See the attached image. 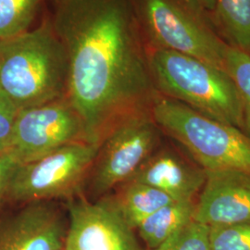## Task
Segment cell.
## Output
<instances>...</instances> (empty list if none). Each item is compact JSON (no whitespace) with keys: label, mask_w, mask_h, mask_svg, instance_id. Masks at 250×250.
<instances>
[{"label":"cell","mask_w":250,"mask_h":250,"mask_svg":"<svg viewBox=\"0 0 250 250\" xmlns=\"http://www.w3.org/2000/svg\"><path fill=\"white\" fill-rule=\"evenodd\" d=\"M42 16L68 55V99L89 142L150 109L157 91L134 0H45Z\"/></svg>","instance_id":"6da1fadb"},{"label":"cell","mask_w":250,"mask_h":250,"mask_svg":"<svg viewBox=\"0 0 250 250\" xmlns=\"http://www.w3.org/2000/svg\"><path fill=\"white\" fill-rule=\"evenodd\" d=\"M70 62L47 20L0 40V90L20 109L68 97Z\"/></svg>","instance_id":"7a4b0ae2"},{"label":"cell","mask_w":250,"mask_h":250,"mask_svg":"<svg viewBox=\"0 0 250 250\" xmlns=\"http://www.w3.org/2000/svg\"><path fill=\"white\" fill-rule=\"evenodd\" d=\"M148 66L157 93L249 134L244 103L227 72L165 49H148Z\"/></svg>","instance_id":"3957f363"},{"label":"cell","mask_w":250,"mask_h":250,"mask_svg":"<svg viewBox=\"0 0 250 250\" xmlns=\"http://www.w3.org/2000/svg\"><path fill=\"white\" fill-rule=\"evenodd\" d=\"M152 118L163 134L177 142L205 170L250 173V136L177 100L157 93Z\"/></svg>","instance_id":"277c9868"},{"label":"cell","mask_w":250,"mask_h":250,"mask_svg":"<svg viewBox=\"0 0 250 250\" xmlns=\"http://www.w3.org/2000/svg\"><path fill=\"white\" fill-rule=\"evenodd\" d=\"M134 6L148 49L189 55L225 72L228 45L194 0H134Z\"/></svg>","instance_id":"5b68a950"},{"label":"cell","mask_w":250,"mask_h":250,"mask_svg":"<svg viewBox=\"0 0 250 250\" xmlns=\"http://www.w3.org/2000/svg\"><path fill=\"white\" fill-rule=\"evenodd\" d=\"M162 131L150 109L125 117L99 144L88 176L90 194L103 197L132 180L162 142Z\"/></svg>","instance_id":"8992f818"},{"label":"cell","mask_w":250,"mask_h":250,"mask_svg":"<svg viewBox=\"0 0 250 250\" xmlns=\"http://www.w3.org/2000/svg\"><path fill=\"white\" fill-rule=\"evenodd\" d=\"M99 148V144L76 142L21 164L10 183L8 201L27 204L77 196Z\"/></svg>","instance_id":"52a82bcc"},{"label":"cell","mask_w":250,"mask_h":250,"mask_svg":"<svg viewBox=\"0 0 250 250\" xmlns=\"http://www.w3.org/2000/svg\"><path fill=\"white\" fill-rule=\"evenodd\" d=\"M82 141L89 142L81 117L66 97L20 109L9 152L24 164Z\"/></svg>","instance_id":"ba28073f"},{"label":"cell","mask_w":250,"mask_h":250,"mask_svg":"<svg viewBox=\"0 0 250 250\" xmlns=\"http://www.w3.org/2000/svg\"><path fill=\"white\" fill-rule=\"evenodd\" d=\"M67 209L64 250H145L134 229L103 198L93 203L74 196L68 198Z\"/></svg>","instance_id":"9c48e42d"},{"label":"cell","mask_w":250,"mask_h":250,"mask_svg":"<svg viewBox=\"0 0 250 250\" xmlns=\"http://www.w3.org/2000/svg\"><path fill=\"white\" fill-rule=\"evenodd\" d=\"M0 221V250H64L68 219L53 200L23 204Z\"/></svg>","instance_id":"30bf717a"},{"label":"cell","mask_w":250,"mask_h":250,"mask_svg":"<svg viewBox=\"0 0 250 250\" xmlns=\"http://www.w3.org/2000/svg\"><path fill=\"white\" fill-rule=\"evenodd\" d=\"M193 220L209 227L250 223V173L206 170Z\"/></svg>","instance_id":"8fae6325"},{"label":"cell","mask_w":250,"mask_h":250,"mask_svg":"<svg viewBox=\"0 0 250 250\" xmlns=\"http://www.w3.org/2000/svg\"><path fill=\"white\" fill-rule=\"evenodd\" d=\"M206 179V170L188 153L161 145L130 181L157 188L174 201H197Z\"/></svg>","instance_id":"7c38bea8"},{"label":"cell","mask_w":250,"mask_h":250,"mask_svg":"<svg viewBox=\"0 0 250 250\" xmlns=\"http://www.w3.org/2000/svg\"><path fill=\"white\" fill-rule=\"evenodd\" d=\"M117 188L115 194L101 198L134 230L158 209L174 201L161 190L136 181H129Z\"/></svg>","instance_id":"4fadbf2b"},{"label":"cell","mask_w":250,"mask_h":250,"mask_svg":"<svg viewBox=\"0 0 250 250\" xmlns=\"http://www.w3.org/2000/svg\"><path fill=\"white\" fill-rule=\"evenodd\" d=\"M208 14L226 45L250 54V0H216Z\"/></svg>","instance_id":"5bb4252c"},{"label":"cell","mask_w":250,"mask_h":250,"mask_svg":"<svg viewBox=\"0 0 250 250\" xmlns=\"http://www.w3.org/2000/svg\"><path fill=\"white\" fill-rule=\"evenodd\" d=\"M196 201H172L146 218L136 229L146 250H153L194 221Z\"/></svg>","instance_id":"9a60e30c"},{"label":"cell","mask_w":250,"mask_h":250,"mask_svg":"<svg viewBox=\"0 0 250 250\" xmlns=\"http://www.w3.org/2000/svg\"><path fill=\"white\" fill-rule=\"evenodd\" d=\"M45 0H0V40L25 33L41 18Z\"/></svg>","instance_id":"2e32d148"},{"label":"cell","mask_w":250,"mask_h":250,"mask_svg":"<svg viewBox=\"0 0 250 250\" xmlns=\"http://www.w3.org/2000/svg\"><path fill=\"white\" fill-rule=\"evenodd\" d=\"M225 72L231 77L241 97L250 136V54L228 45L225 53Z\"/></svg>","instance_id":"e0dca14e"},{"label":"cell","mask_w":250,"mask_h":250,"mask_svg":"<svg viewBox=\"0 0 250 250\" xmlns=\"http://www.w3.org/2000/svg\"><path fill=\"white\" fill-rule=\"evenodd\" d=\"M209 250H250V223L209 227Z\"/></svg>","instance_id":"ac0fdd59"},{"label":"cell","mask_w":250,"mask_h":250,"mask_svg":"<svg viewBox=\"0 0 250 250\" xmlns=\"http://www.w3.org/2000/svg\"><path fill=\"white\" fill-rule=\"evenodd\" d=\"M208 232L209 226L192 221L153 250H209Z\"/></svg>","instance_id":"d6986e66"},{"label":"cell","mask_w":250,"mask_h":250,"mask_svg":"<svg viewBox=\"0 0 250 250\" xmlns=\"http://www.w3.org/2000/svg\"><path fill=\"white\" fill-rule=\"evenodd\" d=\"M19 108L0 90V153L9 152Z\"/></svg>","instance_id":"ffe728a7"},{"label":"cell","mask_w":250,"mask_h":250,"mask_svg":"<svg viewBox=\"0 0 250 250\" xmlns=\"http://www.w3.org/2000/svg\"><path fill=\"white\" fill-rule=\"evenodd\" d=\"M21 164L9 153H0V210L8 201L9 187Z\"/></svg>","instance_id":"44dd1931"},{"label":"cell","mask_w":250,"mask_h":250,"mask_svg":"<svg viewBox=\"0 0 250 250\" xmlns=\"http://www.w3.org/2000/svg\"><path fill=\"white\" fill-rule=\"evenodd\" d=\"M194 1L208 13H210L213 10L215 2H216V0H194Z\"/></svg>","instance_id":"7402d4cb"}]
</instances>
